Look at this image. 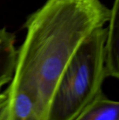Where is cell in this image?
I'll use <instances>...</instances> for the list:
<instances>
[{"label":"cell","instance_id":"1","mask_svg":"<svg viewBox=\"0 0 119 120\" xmlns=\"http://www.w3.org/2000/svg\"><path fill=\"white\" fill-rule=\"evenodd\" d=\"M111 10L100 0H46L25 23L8 90L21 89L37 103L41 120L69 62L95 30L109 21Z\"/></svg>","mask_w":119,"mask_h":120},{"label":"cell","instance_id":"2","mask_svg":"<svg viewBox=\"0 0 119 120\" xmlns=\"http://www.w3.org/2000/svg\"><path fill=\"white\" fill-rule=\"evenodd\" d=\"M107 28L95 30L80 45L62 72L54 92L48 120H76L101 92L107 77L105 44Z\"/></svg>","mask_w":119,"mask_h":120},{"label":"cell","instance_id":"3","mask_svg":"<svg viewBox=\"0 0 119 120\" xmlns=\"http://www.w3.org/2000/svg\"><path fill=\"white\" fill-rule=\"evenodd\" d=\"M110 10L105 44V72L107 77L119 79V0H115Z\"/></svg>","mask_w":119,"mask_h":120},{"label":"cell","instance_id":"4","mask_svg":"<svg viewBox=\"0 0 119 120\" xmlns=\"http://www.w3.org/2000/svg\"><path fill=\"white\" fill-rule=\"evenodd\" d=\"M8 120H41L34 97L21 89L8 90Z\"/></svg>","mask_w":119,"mask_h":120},{"label":"cell","instance_id":"5","mask_svg":"<svg viewBox=\"0 0 119 120\" xmlns=\"http://www.w3.org/2000/svg\"><path fill=\"white\" fill-rule=\"evenodd\" d=\"M15 34L0 29V89L13 77L18 50L15 46Z\"/></svg>","mask_w":119,"mask_h":120},{"label":"cell","instance_id":"6","mask_svg":"<svg viewBox=\"0 0 119 120\" xmlns=\"http://www.w3.org/2000/svg\"><path fill=\"white\" fill-rule=\"evenodd\" d=\"M76 120H119V101L108 99L101 91Z\"/></svg>","mask_w":119,"mask_h":120},{"label":"cell","instance_id":"7","mask_svg":"<svg viewBox=\"0 0 119 120\" xmlns=\"http://www.w3.org/2000/svg\"><path fill=\"white\" fill-rule=\"evenodd\" d=\"M0 120H8V94L6 89L0 92Z\"/></svg>","mask_w":119,"mask_h":120}]
</instances>
